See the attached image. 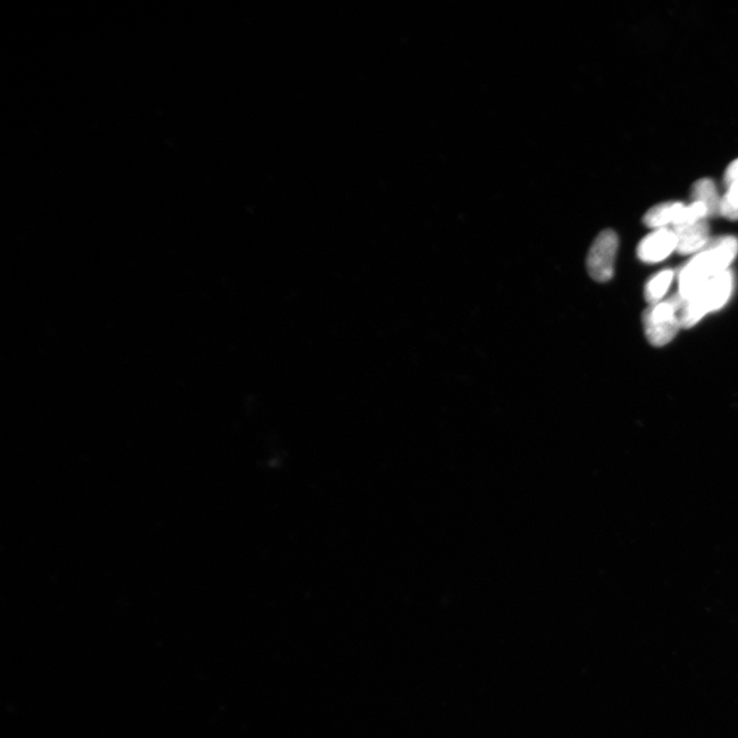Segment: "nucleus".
<instances>
[{
	"mask_svg": "<svg viewBox=\"0 0 738 738\" xmlns=\"http://www.w3.org/2000/svg\"><path fill=\"white\" fill-rule=\"evenodd\" d=\"M733 287L734 276L731 270L712 277L698 295L686 301L679 315L681 326L684 329H691L704 315L722 308L731 299Z\"/></svg>",
	"mask_w": 738,
	"mask_h": 738,
	"instance_id": "2",
	"label": "nucleus"
},
{
	"mask_svg": "<svg viewBox=\"0 0 738 738\" xmlns=\"http://www.w3.org/2000/svg\"><path fill=\"white\" fill-rule=\"evenodd\" d=\"M737 254L738 240L735 237H724L711 240L682 268L681 275L692 284H706L712 277L727 271Z\"/></svg>",
	"mask_w": 738,
	"mask_h": 738,
	"instance_id": "1",
	"label": "nucleus"
},
{
	"mask_svg": "<svg viewBox=\"0 0 738 738\" xmlns=\"http://www.w3.org/2000/svg\"><path fill=\"white\" fill-rule=\"evenodd\" d=\"M617 248L618 237L615 231L604 230L598 235L586 257V270L592 279L607 282L612 279Z\"/></svg>",
	"mask_w": 738,
	"mask_h": 738,
	"instance_id": "4",
	"label": "nucleus"
},
{
	"mask_svg": "<svg viewBox=\"0 0 738 738\" xmlns=\"http://www.w3.org/2000/svg\"><path fill=\"white\" fill-rule=\"evenodd\" d=\"M674 279V271L665 270L654 276L648 284H646L644 296L646 300L651 305L659 303V300L664 298L669 289L670 283Z\"/></svg>",
	"mask_w": 738,
	"mask_h": 738,
	"instance_id": "9",
	"label": "nucleus"
},
{
	"mask_svg": "<svg viewBox=\"0 0 738 738\" xmlns=\"http://www.w3.org/2000/svg\"><path fill=\"white\" fill-rule=\"evenodd\" d=\"M685 303L686 300L678 292L668 300L645 310L642 322L646 338L651 345L665 346L676 337L681 329L680 317L677 312L681 311Z\"/></svg>",
	"mask_w": 738,
	"mask_h": 738,
	"instance_id": "3",
	"label": "nucleus"
},
{
	"mask_svg": "<svg viewBox=\"0 0 738 738\" xmlns=\"http://www.w3.org/2000/svg\"><path fill=\"white\" fill-rule=\"evenodd\" d=\"M724 181L727 188L738 184V159L729 164L724 175Z\"/></svg>",
	"mask_w": 738,
	"mask_h": 738,
	"instance_id": "11",
	"label": "nucleus"
},
{
	"mask_svg": "<svg viewBox=\"0 0 738 738\" xmlns=\"http://www.w3.org/2000/svg\"><path fill=\"white\" fill-rule=\"evenodd\" d=\"M684 206V204L675 201L654 206L645 214L643 222L653 229H662L669 224L674 226Z\"/></svg>",
	"mask_w": 738,
	"mask_h": 738,
	"instance_id": "7",
	"label": "nucleus"
},
{
	"mask_svg": "<svg viewBox=\"0 0 738 738\" xmlns=\"http://www.w3.org/2000/svg\"><path fill=\"white\" fill-rule=\"evenodd\" d=\"M676 249V233L674 230L662 228L642 239L637 248V255L645 263H659L664 261Z\"/></svg>",
	"mask_w": 738,
	"mask_h": 738,
	"instance_id": "5",
	"label": "nucleus"
},
{
	"mask_svg": "<svg viewBox=\"0 0 738 738\" xmlns=\"http://www.w3.org/2000/svg\"><path fill=\"white\" fill-rule=\"evenodd\" d=\"M720 215L728 220H738V184L727 188L725 195L721 199Z\"/></svg>",
	"mask_w": 738,
	"mask_h": 738,
	"instance_id": "10",
	"label": "nucleus"
},
{
	"mask_svg": "<svg viewBox=\"0 0 738 738\" xmlns=\"http://www.w3.org/2000/svg\"><path fill=\"white\" fill-rule=\"evenodd\" d=\"M677 237V251L681 255H691L700 251L710 241V226L707 220L677 226L673 228Z\"/></svg>",
	"mask_w": 738,
	"mask_h": 738,
	"instance_id": "6",
	"label": "nucleus"
},
{
	"mask_svg": "<svg viewBox=\"0 0 738 738\" xmlns=\"http://www.w3.org/2000/svg\"><path fill=\"white\" fill-rule=\"evenodd\" d=\"M692 201L701 203L708 209L709 216L720 215L721 199L716 184L711 179L696 181L691 192Z\"/></svg>",
	"mask_w": 738,
	"mask_h": 738,
	"instance_id": "8",
	"label": "nucleus"
}]
</instances>
